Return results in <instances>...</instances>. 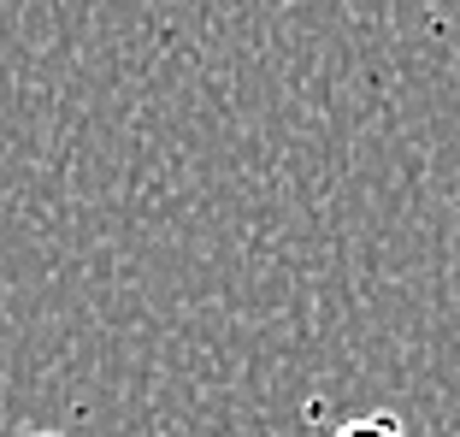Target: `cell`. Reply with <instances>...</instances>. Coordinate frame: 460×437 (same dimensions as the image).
<instances>
[{
    "mask_svg": "<svg viewBox=\"0 0 460 437\" xmlns=\"http://www.w3.org/2000/svg\"><path fill=\"white\" fill-rule=\"evenodd\" d=\"M331 437H407V425L395 414H360V420H342Z\"/></svg>",
    "mask_w": 460,
    "mask_h": 437,
    "instance_id": "cell-1",
    "label": "cell"
}]
</instances>
